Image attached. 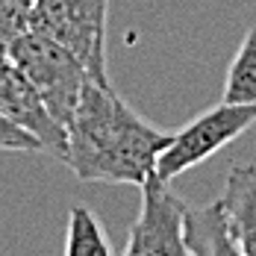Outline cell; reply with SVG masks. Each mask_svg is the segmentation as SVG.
Wrapping results in <instances>:
<instances>
[{"label":"cell","mask_w":256,"mask_h":256,"mask_svg":"<svg viewBox=\"0 0 256 256\" xmlns=\"http://www.w3.org/2000/svg\"><path fill=\"white\" fill-rule=\"evenodd\" d=\"M65 130L68 154L62 162L86 182L144 186L171 142V132L144 121L109 82L92 77Z\"/></svg>","instance_id":"1"},{"label":"cell","mask_w":256,"mask_h":256,"mask_svg":"<svg viewBox=\"0 0 256 256\" xmlns=\"http://www.w3.org/2000/svg\"><path fill=\"white\" fill-rule=\"evenodd\" d=\"M106 18L109 0H32L30 30L71 50L94 82H109Z\"/></svg>","instance_id":"2"},{"label":"cell","mask_w":256,"mask_h":256,"mask_svg":"<svg viewBox=\"0 0 256 256\" xmlns=\"http://www.w3.org/2000/svg\"><path fill=\"white\" fill-rule=\"evenodd\" d=\"M12 62L24 71V77L36 86L42 100L53 118L68 127L74 109L80 103V94L88 82V71L71 50L56 44L48 36L38 32H24L12 48H9Z\"/></svg>","instance_id":"3"},{"label":"cell","mask_w":256,"mask_h":256,"mask_svg":"<svg viewBox=\"0 0 256 256\" xmlns=\"http://www.w3.org/2000/svg\"><path fill=\"white\" fill-rule=\"evenodd\" d=\"M256 124V106L242 103H218L188 121L180 132H171L168 148L156 159V177L162 182H171L174 177L186 174L188 168L200 165L204 159L215 156L224 144L238 138L244 130Z\"/></svg>","instance_id":"4"},{"label":"cell","mask_w":256,"mask_h":256,"mask_svg":"<svg viewBox=\"0 0 256 256\" xmlns=\"http://www.w3.org/2000/svg\"><path fill=\"white\" fill-rule=\"evenodd\" d=\"M124 256H194L186 242V204L156 174L142 186V212Z\"/></svg>","instance_id":"5"},{"label":"cell","mask_w":256,"mask_h":256,"mask_svg":"<svg viewBox=\"0 0 256 256\" xmlns=\"http://www.w3.org/2000/svg\"><path fill=\"white\" fill-rule=\"evenodd\" d=\"M0 115H6L18 127L32 132L42 142L44 154L65 159V154H68V130L48 112L42 94L24 77V71L12 62L9 53H0Z\"/></svg>","instance_id":"6"},{"label":"cell","mask_w":256,"mask_h":256,"mask_svg":"<svg viewBox=\"0 0 256 256\" xmlns=\"http://www.w3.org/2000/svg\"><path fill=\"white\" fill-rule=\"evenodd\" d=\"M227 236L242 256H256V168L232 165L218 198Z\"/></svg>","instance_id":"7"},{"label":"cell","mask_w":256,"mask_h":256,"mask_svg":"<svg viewBox=\"0 0 256 256\" xmlns=\"http://www.w3.org/2000/svg\"><path fill=\"white\" fill-rule=\"evenodd\" d=\"M186 242L194 256H242L227 236L218 200L204 209H186Z\"/></svg>","instance_id":"8"},{"label":"cell","mask_w":256,"mask_h":256,"mask_svg":"<svg viewBox=\"0 0 256 256\" xmlns=\"http://www.w3.org/2000/svg\"><path fill=\"white\" fill-rule=\"evenodd\" d=\"M224 103L256 106V26H250L232 56L224 80Z\"/></svg>","instance_id":"9"},{"label":"cell","mask_w":256,"mask_h":256,"mask_svg":"<svg viewBox=\"0 0 256 256\" xmlns=\"http://www.w3.org/2000/svg\"><path fill=\"white\" fill-rule=\"evenodd\" d=\"M65 256H112V244L103 232V224L86 206H74L68 212Z\"/></svg>","instance_id":"10"},{"label":"cell","mask_w":256,"mask_h":256,"mask_svg":"<svg viewBox=\"0 0 256 256\" xmlns=\"http://www.w3.org/2000/svg\"><path fill=\"white\" fill-rule=\"evenodd\" d=\"M30 15L32 0H0V53H9V48L30 32Z\"/></svg>","instance_id":"11"},{"label":"cell","mask_w":256,"mask_h":256,"mask_svg":"<svg viewBox=\"0 0 256 256\" xmlns=\"http://www.w3.org/2000/svg\"><path fill=\"white\" fill-rule=\"evenodd\" d=\"M0 150H15V154H44L42 142L18 127L15 121H9L6 115H0Z\"/></svg>","instance_id":"12"}]
</instances>
